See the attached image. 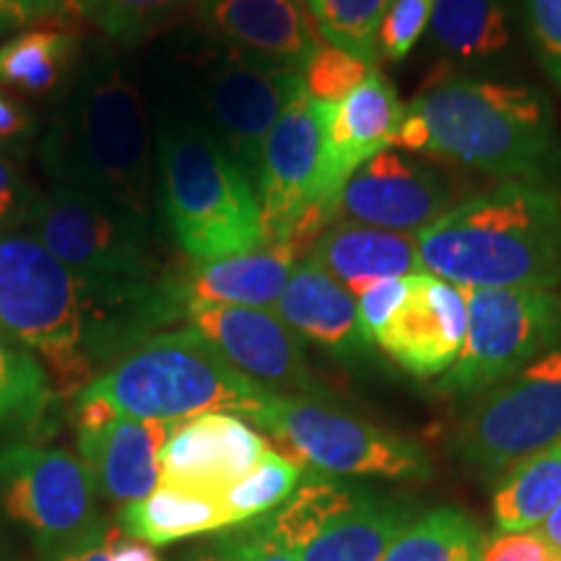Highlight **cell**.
Wrapping results in <instances>:
<instances>
[{
  "instance_id": "25",
  "label": "cell",
  "mask_w": 561,
  "mask_h": 561,
  "mask_svg": "<svg viewBox=\"0 0 561 561\" xmlns=\"http://www.w3.org/2000/svg\"><path fill=\"white\" fill-rule=\"evenodd\" d=\"M121 525L138 541L167 546L234 525L219 494L159 483L144 500L125 504Z\"/></svg>"
},
{
  "instance_id": "3",
  "label": "cell",
  "mask_w": 561,
  "mask_h": 561,
  "mask_svg": "<svg viewBox=\"0 0 561 561\" xmlns=\"http://www.w3.org/2000/svg\"><path fill=\"white\" fill-rule=\"evenodd\" d=\"M421 271L462 289L561 286V191L502 182L416 234Z\"/></svg>"
},
{
  "instance_id": "24",
  "label": "cell",
  "mask_w": 561,
  "mask_h": 561,
  "mask_svg": "<svg viewBox=\"0 0 561 561\" xmlns=\"http://www.w3.org/2000/svg\"><path fill=\"white\" fill-rule=\"evenodd\" d=\"M310 257L354 297L382 278L421 273L416 234L364 227L354 221L333 224L322 231L312 244Z\"/></svg>"
},
{
  "instance_id": "41",
  "label": "cell",
  "mask_w": 561,
  "mask_h": 561,
  "mask_svg": "<svg viewBox=\"0 0 561 561\" xmlns=\"http://www.w3.org/2000/svg\"><path fill=\"white\" fill-rule=\"evenodd\" d=\"M34 121L24 104L0 87V146H16L30 138Z\"/></svg>"
},
{
  "instance_id": "28",
  "label": "cell",
  "mask_w": 561,
  "mask_h": 561,
  "mask_svg": "<svg viewBox=\"0 0 561 561\" xmlns=\"http://www.w3.org/2000/svg\"><path fill=\"white\" fill-rule=\"evenodd\" d=\"M561 504V442L530 455L494 494V520L507 533H525L541 525Z\"/></svg>"
},
{
  "instance_id": "42",
  "label": "cell",
  "mask_w": 561,
  "mask_h": 561,
  "mask_svg": "<svg viewBox=\"0 0 561 561\" xmlns=\"http://www.w3.org/2000/svg\"><path fill=\"white\" fill-rule=\"evenodd\" d=\"M42 16H53L45 0H0V37Z\"/></svg>"
},
{
  "instance_id": "46",
  "label": "cell",
  "mask_w": 561,
  "mask_h": 561,
  "mask_svg": "<svg viewBox=\"0 0 561 561\" xmlns=\"http://www.w3.org/2000/svg\"><path fill=\"white\" fill-rule=\"evenodd\" d=\"M45 3L50 5L53 13H62V11H73L76 0H45Z\"/></svg>"
},
{
  "instance_id": "35",
  "label": "cell",
  "mask_w": 561,
  "mask_h": 561,
  "mask_svg": "<svg viewBox=\"0 0 561 561\" xmlns=\"http://www.w3.org/2000/svg\"><path fill=\"white\" fill-rule=\"evenodd\" d=\"M434 0H392L377 32V58L401 62L430 30Z\"/></svg>"
},
{
  "instance_id": "29",
  "label": "cell",
  "mask_w": 561,
  "mask_h": 561,
  "mask_svg": "<svg viewBox=\"0 0 561 561\" xmlns=\"http://www.w3.org/2000/svg\"><path fill=\"white\" fill-rule=\"evenodd\" d=\"M483 541L466 512L439 507L411 523L382 561H481Z\"/></svg>"
},
{
  "instance_id": "16",
  "label": "cell",
  "mask_w": 561,
  "mask_h": 561,
  "mask_svg": "<svg viewBox=\"0 0 561 561\" xmlns=\"http://www.w3.org/2000/svg\"><path fill=\"white\" fill-rule=\"evenodd\" d=\"M453 206L450 185L432 164L392 149L364 161L339 195V216L403 234H419Z\"/></svg>"
},
{
  "instance_id": "27",
  "label": "cell",
  "mask_w": 561,
  "mask_h": 561,
  "mask_svg": "<svg viewBox=\"0 0 561 561\" xmlns=\"http://www.w3.org/2000/svg\"><path fill=\"white\" fill-rule=\"evenodd\" d=\"M79 37L60 26L19 32L0 45V87L26 96L53 94L76 70Z\"/></svg>"
},
{
  "instance_id": "10",
  "label": "cell",
  "mask_w": 561,
  "mask_h": 561,
  "mask_svg": "<svg viewBox=\"0 0 561 561\" xmlns=\"http://www.w3.org/2000/svg\"><path fill=\"white\" fill-rule=\"evenodd\" d=\"M210 47L214 50L203 53L206 58H195L191 73H185L198 110L195 123L255 180L265 138L286 107L305 94V79L294 68L248 58L219 45Z\"/></svg>"
},
{
  "instance_id": "17",
  "label": "cell",
  "mask_w": 561,
  "mask_h": 561,
  "mask_svg": "<svg viewBox=\"0 0 561 561\" xmlns=\"http://www.w3.org/2000/svg\"><path fill=\"white\" fill-rule=\"evenodd\" d=\"M195 24L210 45L299 73L322 45L310 0H198Z\"/></svg>"
},
{
  "instance_id": "15",
  "label": "cell",
  "mask_w": 561,
  "mask_h": 561,
  "mask_svg": "<svg viewBox=\"0 0 561 561\" xmlns=\"http://www.w3.org/2000/svg\"><path fill=\"white\" fill-rule=\"evenodd\" d=\"M185 318L195 333L237 371L271 392H312L301 339L273 310L263 307L191 305Z\"/></svg>"
},
{
  "instance_id": "47",
  "label": "cell",
  "mask_w": 561,
  "mask_h": 561,
  "mask_svg": "<svg viewBox=\"0 0 561 561\" xmlns=\"http://www.w3.org/2000/svg\"><path fill=\"white\" fill-rule=\"evenodd\" d=\"M551 561H561V557H553V559H551Z\"/></svg>"
},
{
  "instance_id": "26",
  "label": "cell",
  "mask_w": 561,
  "mask_h": 561,
  "mask_svg": "<svg viewBox=\"0 0 561 561\" xmlns=\"http://www.w3.org/2000/svg\"><path fill=\"white\" fill-rule=\"evenodd\" d=\"M430 34L453 62L502 58L512 45L510 0H434Z\"/></svg>"
},
{
  "instance_id": "30",
  "label": "cell",
  "mask_w": 561,
  "mask_h": 561,
  "mask_svg": "<svg viewBox=\"0 0 561 561\" xmlns=\"http://www.w3.org/2000/svg\"><path fill=\"white\" fill-rule=\"evenodd\" d=\"M195 5L198 0H76L73 11L117 45H140Z\"/></svg>"
},
{
  "instance_id": "8",
  "label": "cell",
  "mask_w": 561,
  "mask_h": 561,
  "mask_svg": "<svg viewBox=\"0 0 561 561\" xmlns=\"http://www.w3.org/2000/svg\"><path fill=\"white\" fill-rule=\"evenodd\" d=\"M252 421L289 447L294 460L310 462L320 473L380 476L396 481L430 479V458L416 442L320 403L312 396L271 392Z\"/></svg>"
},
{
  "instance_id": "39",
  "label": "cell",
  "mask_w": 561,
  "mask_h": 561,
  "mask_svg": "<svg viewBox=\"0 0 561 561\" xmlns=\"http://www.w3.org/2000/svg\"><path fill=\"white\" fill-rule=\"evenodd\" d=\"M203 561H299L265 536L261 525L221 543V549Z\"/></svg>"
},
{
  "instance_id": "22",
  "label": "cell",
  "mask_w": 561,
  "mask_h": 561,
  "mask_svg": "<svg viewBox=\"0 0 561 561\" xmlns=\"http://www.w3.org/2000/svg\"><path fill=\"white\" fill-rule=\"evenodd\" d=\"M273 312L299 339L314 343L335 359H359L371 346L362 333L354 294L343 289L310 255L294 268Z\"/></svg>"
},
{
  "instance_id": "21",
  "label": "cell",
  "mask_w": 561,
  "mask_h": 561,
  "mask_svg": "<svg viewBox=\"0 0 561 561\" xmlns=\"http://www.w3.org/2000/svg\"><path fill=\"white\" fill-rule=\"evenodd\" d=\"M405 104L398 100L396 87L377 66L346 100L325 104L318 193L322 206L339 214V195L351 174L359 170L364 161L390 149Z\"/></svg>"
},
{
  "instance_id": "13",
  "label": "cell",
  "mask_w": 561,
  "mask_h": 561,
  "mask_svg": "<svg viewBox=\"0 0 561 561\" xmlns=\"http://www.w3.org/2000/svg\"><path fill=\"white\" fill-rule=\"evenodd\" d=\"M0 496L45 551L58 553L100 533L94 476L68 450L13 445L0 453Z\"/></svg>"
},
{
  "instance_id": "32",
  "label": "cell",
  "mask_w": 561,
  "mask_h": 561,
  "mask_svg": "<svg viewBox=\"0 0 561 561\" xmlns=\"http://www.w3.org/2000/svg\"><path fill=\"white\" fill-rule=\"evenodd\" d=\"M301 479V462L289 455L268 450L248 476L224 491V507L234 523L255 520L284 504Z\"/></svg>"
},
{
  "instance_id": "5",
  "label": "cell",
  "mask_w": 561,
  "mask_h": 561,
  "mask_svg": "<svg viewBox=\"0 0 561 561\" xmlns=\"http://www.w3.org/2000/svg\"><path fill=\"white\" fill-rule=\"evenodd\" d=\"M79 398L100 401L123 416L180 424L206 413L255 416L271 398L237 371L193 328L159 333L123 354Z\"/></svg>"
},
{
  "instance_id": "19",
  "label": "cell",
  "mask_w": 561,
  "mask_h": 561,
  "mask_svg": "<svg viewBox=\"0 0 561 561\" xmlns=\"http://www.w3.org/2000/svg\"><path fill=\"white\" fill-rule=\"evenodd\" d=\"M466 331V291L421 271L409 278V297L377 335L375 346L409 375L437 377L458 362Z\"/></svg>"
},
{
  "instance_id": "4",
  "label": "cell",
  "mask_w": 561,
  "mask_h": 561,
  "mask_svg": "<svg viewBox=\"0 0 561 561\" xmlns=\"http://www.w3.org/2000/svg\"><path fill=\"white\" fill-rule=\"evenodd\" d=\"M159 193L174 240L198 263L265 248L255 180L191 117L157 125Z\"/></svg>"
},
{
  "instance_id": "36",
  "label": "cell",
  "mask_w": 561,
  "mask_h": 561,
  "mask_svg": "<svg viewBox=\"0 0 561 561\" xmlns=\"http://www.w3.org/2000/svg\"><path fill=\"white\" fill-rule=\"evenodd\" d=\"M520 16L533 55L561 91V0H520Z\"/></svg>"
},
{
  "instance_id": "23",
  "label": "cell",
  "mask_w": 561,
  "mask_h": 561,
  "mask_svg": "<svg viewBox=\"0 0 561 561\" xmlns=\"http://www.w3.org/2000/svg\"><path fill=\"white\" fill-rule=\"evenodd\" d=\"M305 248L291 242L265 244L244 255L221 257L193 265L180 276L185 310L191 305L219 307H263L273 310L291 273L301 263Z\"/></svg>"
},
{
  "instance_id": "34",
  "label": "cell",
  "mask_w": 561,
  "mask_h": 561,
  "mask_svg": "<svg viewBox=\"0 0 561 561\" xmlns=\"http://www.w3.org/2000/svg\"><path fill=\"white\" fill-rule=\"evenodd\" d=\"M371 68H375L371 62L322 42L305 70H301V79H305L307 94L314 102L335 104L346 100L354 89H359Z\"/></svg>"
},
{
  "instance_id": "31",
  "label": "cell",
  "mask_w": 561,
  "mask_h": 561,
  "mask_svg": "<svg viewBox=\"0 0 561 561\" xmlns=\"http://www.w3.org/2000/svg\"><path fill=\"white\" fill-rule=\"evenodd\" d=\"M390 3L392 0H310V11L325 45L377 66V32Z\"/></svg>"
},
{
  "instance_id": "14",
  "label": "cell",
  "mask_w": 561,
  "mask_h": 561,
  "mask_svg": "<svg viewBox=\"0 0 561 561\" xmlns=\"http://www.w3.org/2000/svg\"><path fill=\"white\" fill-rule=\"evenodd\" d=\"M322 125H325V104L314 102L305 91L286 107L265 138L255 174L265 244L291 242L307 210L322 206L318 198Z\"/></svg>"
},
{
  "instance_id": "11",
  "label": "cell",
  "mask_w": 561,
  "mask_h": 561,
  "mask_svg": "<svg viewBox=\"0 0 561 561\" xmlns=\"http://www.w3.org/2000/svg\"><path fill=\"white\" fill-rule=\"evenodd\" d=\"M561 442V346L483 390L460 424L458 450L483 473H504Z\"/></svg>"
},
{
  "instance_id": "40",
  "label": "cell",
  "mask_w": 561,
  "mask_h": 561,
  "mask_svg": "<svg viewBox=\"0 0 561 561\" xmlns=\"http://www.w3.org/2000/svg\"><path fill=\"white\" fill-rule=\"evenodd\" d=\"M553 551L538 533H507L483 546L481 561H551Z\"/></svg>"
},
{
  "instance_id": "6",
  "label": "cell",
  "mask_w": 561,
  "mask_h": 561,
  "mask_svg": "<svg viewBox=\"0 0 561 561\" xmlns=\"http://www.w3.org/2000/svg\"><path fill=\"white\" fill-rule=\"evenodd\" d=\"M26 234L79 276L96 301L151 297L172 284L157 276L149 224L70 185L53 182L37 193Z\"/></svg>"
},
{
  "instance_id": "33",
  "label": "cell",
  "mask_w": 561,
  "mask_h": 561,
  "mask_svg": "<svg viewBox=\"0 0 561 561\" xmlns=\"http://www.w3.org/2000/svg\"><path fill=\"white\" fill-rule=\"evenodd\" d=\"M50 401V380L39 359L0 328V424L37 416Z\"/></svg>"
},
{
  "instance_id": "18",
  "label": "cell",
  "mask_w": 561,
  "mask_h": 561,
  "mask_svg": "<svg viewBox=\"0 0 561 561\" xmlns=\"http://www.w3.org/2000/svg\"><path fill=\"white\" fill-rule=\"evenodd\" d=\"M172 424L115 413L100 401L79 398V450L96 491L133 504L159 486V450Z\"/></svg>"
},
{
  "instance_id": "1",
  "label": "cell",
  "mask_w": 561,
  "mask_h": 561,
  "mask_svg": "<svg viewBox=\"0 0 561 561\" xmlns=\"http://www.w3.org/2000/svg\"><path fill=\"white\" fill-rule=\"evenodd\" d=\"M390 149L445 159L504 182L559 187L561 133L538 89L442 76L405 104Z\"/></svg>"
},
{
  "instance_id": "45",
  "label": "cell",
  "mask_w": 561,
  "mask_h": 561,
  "mask_svg": "<svg viewBox=\"0 0 561 561\" xmlns=\"http://www.w3.org/2000/svg\"><path fill=\"white\" fill-rule=\"evenodd\" d=\"M538 536H541L546 546L553 551V557H561V504L541 523Z\"/></svg>"
},
{
  "instance_id": "44",
  "label": "cell",
  "mask_w": 561,
  "mask_h": 561,
  "mask_svg": "<svg viewBox=\"0 0 561 561\" xmlns=\"http://www.w3.org/2000/svg\"><path fill=\"white\" fill-rule=\"evenodd\" d=\"M53 561H107V533L100 530L55 553Z\"/></svg>"
},
{
  "instance_id": "7",
  "label": "cell",
  "mask_w": 561,
  "mask_h": 561,
  "mask_svg": "<svg viewBox=\"0 0 561 561\" xmlns=\"http://www.w3.org/2000/svg\"><path fill=\"white\" fill-rule=\"evenodd\" d=\"M0 328L50 364L62 385L87 375L94 333L89 289L32 234H0Z\"/></svg>"
},
{
  "instance_id": "43",
  "label": "cell",
  "mask_w": 561,
  "mask_h": 561,
  "mask_svg": "<svg viewBox=\"0 0 561 561\" xmlns=\"http://www.w3.org/2000/svg\"><path fill=\"white\" fill-rule=\"evenodd\" d=\"M107 561H159V557L138 538L107 533Z\"/></svg>"
},
{
  "instance_id": "20",
  "label": "cell",
  "mask_w": 561,
  "mask_h": 561,
  "mask_svg": "<svg viewBox=\"0 0 561 561\" xmlns=\"http://www.w3.org/2000/svg\"><path fill=\"white\" fill-rule=\"evenodd\" d=\"M268 450V442L234 413L180 421L159 450V483L221 496Z\"/></svg>"
},
{
  "instance_id": "37",
  "label": "cell",
  "mask_w": 561,
  "mask_h": 561,
  "mask_svg": "<svg viewBox=\"0 0 561 561\" xmlns=\"http://www.w3.org/2000/svg\"><path fill=\"white\" fill-rule=\"evenodd\" d=\"M409 278H382L377 284L356 294V312H359V325L364 339L369 343L377 341L388 322L396 318L401 305L409 297Z\"/></svg>"
},
{
  "instance_id": "38",
  "label": "cell",
  "mask_w": 561,
  "mask_h": 561,
  "mask_svg": "<svg viewBox=\"0 0 561 561\" xmlns=\"http://www.w3.org/2000/svg\"><path fill=\"white\" fill-rule=\"evenodd\" d=\"M37 191L24 180L19 167L0 153V234L26 227Z\"/></svg>"
},
{
  "instance_id": "12",
  "label": "cell",
  "mask_w": 561,
  "mask_h": 561,
  "mask_svg": "<svg viewBox=\"0 0 561 561\" xmlns=\"http://www.w3.org/2000/svg\"><path fill=\"white\" fill-rule=\"evenodd\" d=\"M409 525L398 504L310 479L261 528L299 561H382Z\"/></svg>"
},
{
  "instance_id": "2",
  "label": "cell",
  "mask_w": 561,
  "mask_h": 561,
  "mask_svg": "<svg viewBox=\"0 0 561 561\" xmlns=\"http://www.w3.org/2000/svg\"><path fill=\"white\" fill-rule=\"evenodd\" d=\"M39 157L58 185L151 221L157 133L144 83L117 55L94 53L73 70L42 136Z\"/></svg>"
},
{
  "instance_id": "9",
  "label": "cell",
  "mask_w": 561,
  "mask_h": 561,
  "mask_svg": "<svg viewBox=\"0 0 561 561\" xmlns=\"http://www.w3.org/2000/svg\"><path fill=\"white\" fill-rule=\"evenodd\" d=\"M462 291L468 305L466 343L458 362L442 375V392L481 396L561 346L559 291L530 286Z\"/></svg>"
}]
</instances>
